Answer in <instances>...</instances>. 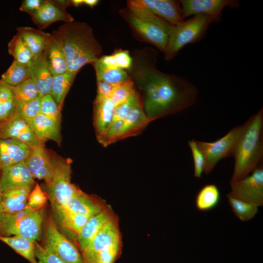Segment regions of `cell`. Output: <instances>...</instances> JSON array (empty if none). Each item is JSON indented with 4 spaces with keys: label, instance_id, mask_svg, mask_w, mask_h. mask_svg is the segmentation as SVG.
<instances>
[{
    "label": "cell",
    "instance_id": "5b68a950",
    "mask_svg": "<svg viewBox=\"0 0 263 263\" xmlns=\"http://www.w3.org/2000/svg\"><path fill=\"white\" fill-rule=\"evenodd\" d=\"M43 217V209L34 210L27 207L14 213H3L0 215V235L37 241L40 237Z\"/></svg>",
    "mask_w": 263,
    "mask_h": 263
},
{
    "label": "cell",
    "instance_id": "8992f818",
    "mask_svg": "<svg viewBox=\"0 0 263 263\" xmlns=\"http://www.w3.org/2000/svg\"><path fill=\"white\" fill-rule=\"evenodd\" d=\"M54 171L51 181L46 186L47 195L53 211L65 208L68 201L82 190L71 183V161L53 155Z\"/></svg>",
    "mask_w": 263,
    "mask_h": 263
},
{
    "label": "cell",
    "instance_id": "277c9868",
    "mask_svg": "<svg viewBox=\"0 0 263 263\" xmlns=\"http://www.w3.org/2000/svg\"><path fill=\"white\" fill-rule=\"evenodd\" d=\"M212 22L210 17L199 14L173 26L164 52L165 59L172 60L185 46L202 40Z\"/></svg>",
    "mask_w": 263,
    "mask_h": 263
},
{
    "label": "cell",
    "instance_id": "f907efd6",
    "mask_svg": "<svg viewBox=\"0 0 263 263\" xmlns=\"http://www.w3.org/2000/svg\"><path fill=\"white\" fill-rule=\"evenodd\" d=\"M83 4V0H72V4L74 6H79Z\"/></svg>",
    "mask_w": 263,
    "mask_h": 263
},
{
    "label": "cell",
    "instance_id": "1f68e13d",
    "mask_svg": "<svg viewBox=\"0 0 263 263\" xmlns=\"http://www.w3.org/2000/svg\"><path fill=\"white\" fill-rule=\"evenodd\" d=\"M77 73L67 72L54 75L50 94L61 109L64 100Z\"/></svg>",
    "mask_w": 263,
    "mask_h": 263
},
{
    "label": "cell",
    "instance_id": "7c38bea8",
    "mask_svg": "<svg viewBox=\"0 0 263 263\" xmlns=\"http://www.w3.org/2000/svg\"><path fill=\"white\" fill-rule=\"evenodd\" d=\"M0 139H14L30 148L44 144L37 138L28 122L16 112L0 123Z\"/></svg>",
    "mask_w": 263,
    "mask_h": 263
},
{
    "label": "cell",
    "instance_id": "c3c4849f",
    "mask_svg": "<svg viewBox=\"0 0 263 263\" xmlns=\"http://www.w3.org/2000/svg\"><path fill=\"white\" fill-rule=\"evenodd\" d=\"M43 1L42 0H24L22 1L19 10L26 12L30 15L39 8Z\"/></svg>",
    "mask_w": 263,
    "mask_h": 263
},
{
    "label": "cell",
    "instance_id": "b9f144b4",
    "mask_svg": "<svg viewBox=\"0 0 263 263\" xmlns=\"http://www.w3.org/2000/svg\"><path fill=\"white\" fill-rule=\"evenodd\" d=\"M13 87L17 98L22 101L29 102L39 96L34 82L30 77Z\"/></svg>",
    "mask_w": 263,
    "mask_h": 263
},
{
    "label": "cell",
    "instance_id": "52a82bcc",
    "mask_svg": "<svg viewBox=\"0 0 263 263\" xmlns=\"http://www.w3.org/2000/svg\"><path fill=\"white\" fill-rule=\"evenodd\" d=\"M119 14L128 23L138 39L150 43L162 52H165L173 25H162L142 20L128 8L120 10Z\"/></svg>",
    "mask_w": 263,
    "mask_h": 263
},
{
    "label": "cell",
    "instance_id": "4fadbf2b",
    "mask_svg": "<svg viewBox=\"0 0 263 263\" xmlns=\"http://www.w3.org/2000/svg\"><path fill=\"white\" fill-rule=\"evenodd\" d=\"M24 162L34 178L44 180L46 186L50 184L54 171L53 155L44 144L31 148Z\"/></svg>",
    "mask_w": 263,
    "mask_h": 263
},
{
    "label": "cell",
    "instance_id": "d4e9b609",
    "mask_svg": "<svg viewBox=\"0 0 263 263\" xmlns=\"http://www.w3.org/2000/svg\"><path fill=\"white\" fill-rule=\"evenodd\" d=\"M151 121L144 111L142 103L136 106L123 120L118 140L139 133Z\"/></svg>",
    "mask_w": 263,
    "mask_h": 263
},
{
    "label": "cell",
    "instance_id": "7dc6e473",
    "mask_svg": "<svg viewBox=\"0 0 263 263\" xmlns=\"http://www.w3.org/2000/svg\"><path fill=\"white\" fill-rule=\"evenodd\" d=\"M97 81V94L94 102H97L108 97L116 85L108 83L104 80Z\"/></svg>",
    "mask_w": 263,
    "mask_h": 263
},
{
    "label": "cell",
    "instance_id": "ab89813d",
    "mask_svg": "<svg viewBox=\"0 0 263 263\" xmlns=\"http://www.w3.org/2000/svg\"><path fill=\"white\" fill-rule=\"evenodd\" d=\"M135 86L131 79L117 84L108 97L115 107L127 101L132 95Z\"/></svg>",
    "mask_w": 263,
    "mask_h": 263
},
{
    "label": "cell",
    "instance_id": "f1b7e54d",
    "mask_svg": "<svg viewBox=\"0 0 263 263\" xmlns=\"http://www.w3.org/2000/svg\"><path fill=\"white\" fill-rule=\"evenodd\" d=\"M221 193L218 187L214 184L204 186L197 193L195 205L200 211H207L215 208L219 204Z\"/></svg>",
    "mask_w": 263,
    "mask_h": 263
},
{
    "label": "cell",
    "instance_id": "603a6c76",
    "mask_svg": "<svg viewBox=\"0 0 263 263\" xmlns=\"http://www.w3.org/2000/svg\"><path fill=\"white\" fill-rule=\"evenodd\" d=\"M32 188L30 187H18L2 191V214L14 213L24 209L27 207L28 196Z\"/></svg>",
    "mask_w": 263,
    "mask_h": 263
},
{
    "label": "cell",
    "instance_id": "9a60e30c",
    "mask_svg": "<svg viewBox=\"0 0 263 263\" xmlns=\"http://www.w3.org/2000/svg\"><path fill=\"white\" fill-rule=\"evenodd\" d=\"M30 16L40 30L56 21L68 23L74 21L65 8L59 6L56 0H44L39 8Z\"/></svg>",
    "mask_w": 263,
    "mask_h": 263
},
{
    "label": "cell",
    "instance_id": "cb8c5ba5",
    "mask_svg": "<svg viewBox=\"0 0 263 263\" xmlns=\"http://www.w3.org/2000/svg\"><path fill=\"white\" fill-rule=\"evenodd\" d=\"M113 217L110 210L107 208L101 212L92 216L88 219L76 234L78 245L81 252L86 248L104 224Z\"/></svg>",
    "mask_w": 263,
    "mask_h": 263
},
{
    "label": "cell",
    "instance_id": "836d02e7",
    "mask_svg": "<svg viewBox=\"0 0 263 263\" xmlns=\"http://www.w3.org/2000/svg\"><path fill=\"white\" fill-rule=\"evenodd\" d=\"M8 51L14 60L28 66L34 58V56L25 45L21 37L16 34L8 44Z\"/></svg>",
    "mask_w": 263,
    "mask_h": 263
},
{
    "label": "cell",
    "instance_id": "7a4b0ae2",
    "mask_svg": "<svg viewBox=\"0 0 263 263\" xmlns=\"http://www.w3.org/2000/svg\"><path fill=\"white\" fill-rule=\"evenodd\" d=\"M55 31L62 42L67 72L77 73L83 66L93 64L101 56V45L87 23H65Z\"/></svg>",
    "mask_w": 263,
    "mask_h": 263
},
{
    "label": "cell",
    "instance_id": "44dd1931",
    "mask_svg": "<svg viewBox=\"0 0 263 263\" xmlns=\"http://www.w3.org/2000/svg\"><path fill=\"white\" fill-rule=\"evenodd\" d=\"M30 148L14 139H0V170L24 161Z\"/></svg>",
    "mask_w": 263,
    "mask_h": 263
},
{
    "label": "cell",
    "instance_id": "d6986e66",
    "mask_svg": "<svg viewBox=\"0 0 263 263\" xmlns=\"http://www.w3.org/2000/svg\"><path fill=\"white\" fill-rule=\"evenodd\" d=\"M44 53L53 76L67 72L62 42L55 30L50 34Z\"/></svg>",
    "mask_w": 263,
    "mask_h": 263
},
{
    "label": "cell",
    "instance_id": "ac0fdd59",
    "mask_svg": "<svg viewBox=\"0 0 263 263\" xmlns=\"http://www.w3.org/2000/svg\"><path fill=\"white\" fill-rule=\"evenodd\" d=\"M27 122L41 143L44 144L47 140H51L60 145L61 122L41 113Z\"/></svg>",
    "mask_w": 263,
    "mask_h": 263
},
{
    "label": "cell",
    "instance_id": "681fc988",
    "mask_svg": "<svg viewBox=\"0 0 263 263\" xmlns=\"http://www.w3.org/2000/svg\"><path fill=\"white\" fill-rule=\"evenodd\" d=\"M98 2L99 1L97 0H83V4L91 7L95 6Z\"/></svg>",
    "mask_w": 263,
    "mask_h": 263
},
{
    "label": "cell",
    "instance_id": "60d3db41",
    "mask_svg": "<svg viewBox=\"0 0 263 263\" xmlns=\"http://www.w3.org/2000/svg\"><path fill=\"white\" fill-rule=\"evenodd\" d=\"M142 103L141 95L135 88L132 96L127 101L114 108L113 121L123 120L132 109Z\"/></svg>",
    "mask_w": 263,
    "mask_h": 263
},
{
    "label": "cell",
    "instance_id": "d590c367",
    "mask_svg": "<svg viewBox=\"0 0 263 263\" xmlns=\"http://www.w3.org/2000/svg\"><path fill=\"white\" fill-rule=\"evenodd\" d=\"M99 59L107 66L124 70L129 69L132 63V57L129 51L120 49L111 55L102 56Z\"/></svg>",
    "mask_w": 263,
    "mask_h": 263
},
{
    "label": "cell",
    "instance_id": "484cf974",
    "mask_svg": "<svg viewBox=\"0 0 263 263\" xmlns=\"http://www.w3.org/2000/svg\"><path fill=\"white\" fill-rule=\"evenodd\" d=\"M17 31L34 57L43 53L50 34L28 26L18 27Z\"/></svg>",
    "mask_w": 263,
    "mask_h": 263
},
{
    "label": "cell",
    "instance_id": "d6a6232c",
    "mask_svg": "<svg viewBox=\"0 0 263 263\" xmlns=\"http://www.w3.org/2000/svg\"><path fill=\"white\" fill-rule=\"evenodd\" d=\"M58 222L64 228L75 234L80 231L91 217L71 212L65 208L53 212Z\"/></svg>",
    "mask_w": 263,
    "mask_h": 263
},
{
    "label": "cell",
    "instance_id": "816d5d0a",
    "mask_svg": "<svg viewBox=\"0 0 263 263\" xmlns=\"http://www.w3.org/2000/svg\"><path fill=\"white\" fill-rule=\"evenodd\" d=\"M0 171H1V170H0ZM2 193V191L1 188L0 179V215L2 214V207H1Z\"/></svg>",
    "mask_w": 263,
    "mask_h": 263
},
{
    "label": "cell",
    "instance_id": "30bf717a",
    "mask_svg": "<svg viewBox=\"0 0 263 263\" xmlns=\"http://www.w3.org/2000/svg\"><path fill=\"white\" fill-rule=\"evenodd\" d=\"M226 196L255 205L263 206V168L260 166L246 177L230 183Z\"/></svg>",
    "mask_w": 263,
    "mask_h": 263
},
{
    "label": "cell",
    "instance_id": "f6af8a7d",
    "mask_svg": "<svg viewBox=\"0 0 263 263\" xmlns=\"http://www.w3.org/2000/svg\"><path fill=\"white\" fill-rule=\"evenodd\" d=\"M188 144L193 156L194 176L200 178L204 170L205 160L203 154L197 144L196 140H189Z\"/></svg>",
    "mask_w": 263,
    "mask_h": 263
},
{
    "label": "cell",
    "instance_id": "4dcf8cb0",
    "mask_svg": "<svg viewBox=\"0 0 263 263\" xmlns=\"http://www.w3.org/2000/svg\"><path fill=\"white\" fill-rule=\"evenodd\" d=\"M16 101L14 87L0 79V123L15 113Z\"/></svg>",
    "mask_w": 263,
    "mask_h": 263
},
{
    "label": "cell",
    "instance_id": "ee69618b",
    "mask_svg": "<svg viewBox=\"0 0 263 263\" xmlns=\"http://www.w3.org/2000/svg\"><path fill=\"white\" fill-rule=\"evenodd\" d=\"M48 199L47 193L37 183L29 193L27 207L34 210L43 209Z\"/></svg>",
    "mask_w": 263,
    "mask_h": 263
},
{
    "label": "cell",
    "instance_id": "83f0119b",
    "mask_svg": "<svg viewBox=\"0 0 263 263\" xmlns=\"http://www.w3.org/2000/svg\"><path fill=\"white\" fill-rule=\"evenodd\" d=\"M0 241L4 243L30 263H38L35 255V241L23 237L0 235Z\"/></svg>",
    "mask_w": 263,
    "mask_h": 263
},
{
    "label": "cell",
    "instance_id": "e575fe53",
    "mask_svg": "<svg viewBox=\"0 0 263 263\" xmlns=\"http://www.w3.org/2000/svg\"><path fill=\"white\" fill-rule=\"evenodd\" d=\"M30 77L28 66L14 60L10 67L1 75V79L15 87Z\"/></svg>",
    "mask_w": 263,
    "mask_h": 263
},
{
    "label": "cell",
    "instance_id": "2e32d148",
    "mask_svg": "<svg viewBox=\"0 0 263 263\" xmlns=\"http://www.w3.org/2000/svg\"><path fill=\"white\" fill-rule=\"evenodd\" d=\"M141 3L152 14L172 25L185 20L179 1L173 0H140Z\"/></svg>",
    "mask_w": 263,
    "mask_h": 263
},
{
    "label": "cell",
    "instance_id": "7402d4cb",
    "mask_svg": "<svg viewBox=\"0 0 263 263\" xmlns=\"http://www.w3.org/2000/svg\"><path fill=\"white\" fill-rule=\"evenodd\" d=\"M65 208L75 213L92 217L107 208L100 200L81 191L68 201Z\"/></svg>",
    "mask_w": 263,
    "mask_h": 263
},
{
    "label": "cell",
    "instance_id": "7bdbcfd3",
    "mask_svg": "<svg viewBox=\"0 0 263 263\" xmlns=\"http://www.w3.org/2000/svg\"><path fill=\"white\" fill-rule=\"evenodd\" d=\"M61 110L50 94L41 96L40 113L61 122Z\"/></svg>",
    "mask_w": 263,
    "mask_h": 263
},
{
    "label": "cell",
    "instance_id": "ffe728a7",
    "mask_svg": "<svg viewBox=\"0 0 263 263\" xmlns=\"http://www.w3.org/2000/svg\"><path fill=\"white\" fill-rule=\"evenodd\" d=\"M30 78L34 82L40 96L50 94L53 75L46 61L44 52L34 57L28 66Z\"/></svg>",
    "mask_w": 263,
    "mask_h": 263
},
{
    "label": "cell",
    "instance_id": "f546056e",
    "mask_svg": "<svg viewBox=\"0 0 263 263\" xmlns=\"http://www.w3.org/2000/svg\"><path fill=\"white\" fill-rule=\"evenodd\" d=\"M95 71L96 80H104L117 85L131 79L126 70L107 66L98 59L93 64Z\"/></svg>",
    "mask_w": 263,
    "mask_h": 263
},
{
    "label": "cell",
    "instance_id": "8d00e7d4",
    "mask_svg": "<svg viewBox=\"0 0 263 263\" xmlns=\"http://www.w3.org/2000/svg\"><path fill=\"white\" fill-rule=\"evenodd\" d=\"M121 241L100 250L96 254L84 258L85 263H114L120 255Z\"/></svg>",
    "mask_w": 263,
    "mask_h": 263
},
{
    "label": "cell",
    "instance_id": "8fae6325",
    "mask_svg": "<svg viewBox=\"0 0 263 263\" xmlns=\"http://www.w3.org/2000/svg\"><path fill=\"white\" fill-rule=\"evenodd\" d=\"M179 2L184 19L202 14L210 17L214 22L220 21L225 7L238 8L240 6L239 1L235 0H181Z\"/></svg>",
    "mask_w": 263,
    "mask_h": 263
},
{
    "label": "cell",
    "instance_id": "6da1fadb",
    "mask_svg": "<svg viewBox=\"0 0 263 263\" xmlns=\"http://www.w3.org/2000/svg\"><path fill=\"white\" fill-rule=\"evenodd\" d=\"M157 56L151 47L136 49L127 72L143 93V108L151 121L190 107L198 96L197 87L188 80L158 70Z\"/></svg>",
    "mask_w": 263,
    "mask_h": 263
},
{
    "label": "cell",
    "instance_id": "e0dca14e",
    "mask_svg": "<svg viewBox=\"0 0 263 263\" xmlns=\"http://www.w3.org/2000/svg\"><path fill=\"white\" fill-rule=\"evenodd\" d=\"M0 186L2 191L18 187L33 188L35 178L24 161L1 170Z\"/></svg>",
    "mask_w": 263,
    "mask_h": 263
},
{
    "label": "cell",
    "instance_id": "5bb4252c",
    "mask_svg": "<svg viewBox=\"0 0 263 263\" xmlns=\"http://www.w3.org/2000/svg\"><path fill=\"white\" fill-rule=\"evenodd\" d=\"M121 241L117 221L114 217L107 221L82 252L83 258L92 256Z\"/></svg>",
    "mask_w": 263,
    "mask_h": 263
},
{
    "label": "cell",
    "instance_id": "3957f363",
    "mask_svg": "<svg viewBox=\"0 0 263 263\" xmlns=\"http://www.w3.org/2000/svg\"><path fill=\"white\" fill-rule=\"evenodd\" d=\"M233 157L234 166L230 184L246 177L263 165V108L242 125Z\"/></svg>",
    "mask_w": 263,
    "mask_h": 263
},
{
    "label": "cell",
    "instance_id": "bcb514c9",
    "mask_svg": "<svg viewBox=\"0 0 263 263\" xmlns=\"http://www.w3.org/2000/svg\"><path fill=\"white\" fill-rule=\"evenodd\" d=\"M35 255L38 263H66L36 242Z\"/></svg>",
    "mask_w": 263,
    "mask_h": 263
},
{
    "label": "cell",
    "instance_id": "4316f807",
    "mask_svg": "<svg viewBox=\"0 0 263 263\" xmlns=\"http://www.w3.org/2000/svg\"><path fill=\"white\" fill-rule=\"evenodd\" d=\"M114 108L108 97L94 102V123L97 138L106 132L113 122Z\"/></svg>",
    "mask_w": 263,
    "mask_h": 263
},
{
    "label": "cell",
    "instance_id": "ba28073f",
    "mask_svg": "<svg viewBox=\"0 0 263 263\" xmlns=\"http://www.w3.org/2000/svg\"><path fill=\"white\" fill-rule=\"evenodd\" d=\"M242 130V125L236 126L224 136L212 142L196 140L204 157L205 174L210 173L222 159L233 157Z\"/></svg>",
    "mask_w": 263,
    "mask_h": 263
},
{
    "label": "cell",
    "instance_id": "74e56055",
    "mask_svg": "<svg viewBox=\"0 0 263 263\" xmlns=\"http://www.w3.org/2000/svg\"><path fill=\"white\" fill-rule=\"evenodd\" d=\"M227 197L233 212L241 221H249L257 214V206L231 197Z\"/></svg>",
    "mask_w": 263,
    "mask_h": 263
},
{
    "label": "cell",
    "instance_id": "f35d334b",
    "mask_svg": "<svg viewBox=\"0 0 263 263\" xmlns=\"http://www.w3.org/2000/svg\"><path fill=\"white\" fill-rule=\"evenodd\" d=\"M41 96L29 102H23L17 98L16 112L26 121L40 113Z\"/></svg>",
    "mask_w": 263,
    "mask_h": 263
},
{
    "label": "cell",
    "instance_id": "9c48e42d",
    "mask_svg": "<svg viewBox=\"0 0 263 263\" xmlns=\"http://www.w3.org/2000/svg\"><path fill=\"white\" fill-rule=\"evenodd\" d=\"M42 246L66 263H85L77 248L59 231L51 216L46 221Z\"/></svg>",
    "mask_w": 263,
    "mask_h": 263
}]
</instances>
